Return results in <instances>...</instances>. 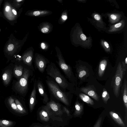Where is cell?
Instances as JSON below:
<instances>
[{
    "label": "cell",
    "instance_id": "cell-12",
    "mask_svg": "<svg viewBox=\"0 0 127 127\" xmlns=\"http://www.w3.org/2000/svg\"><path fill=\"white\" fill-rule=\"evenodd\" d=\"M36 83H34L33 89L29 101V107L31 111H32L34 107L35 101L36 93Z\"/></svg>",
    "mask_w": 127,
    "mask_h": 127
},
{
    "label": "cell",
    "instance_id": "cell-23",
    "mask_svg": "<svg viewBox=\"0 0 127 127\" xmlns=\"http://www.w3.org/2000/svg\"><path fill=\"white\" fill-rule=\"evenodd\" d=\"M23 67L21 65H15L14 69V73L18 77L21 76L23 73Z\"/></svg>",
    "mask_w": 127,
    "mask_h": 127
},
{
    "label": "cell",
    "instance_id": "cell-11",
    "mask_svg": "<svg viewBox=\"0 0 127 127\" xmlns=\"http://www.w3.org/2000/svg\"><path fill=\"white\" fill-rule=\"evenodd\" d=\"M76 70L79 78L82 79L87 76L88 72L87 68L85 66L81 65L77 68Z\"/></svg>",
    "mask_w": 127,
    "mask_h": 127
},
{
    "label": "cell",
    "instance_id": "cell-6",
    "mask_svg": "<svg viewBox=\"0 0 127 127\" xmlns=\"http://www.w3.org/2000/svg\"><path fill=\"white\" fill-rule=\"evenodd\" d=\"M78 43L82 46L88 47L91 45V38L87 37L83 33L81 28H79L77 34Z\"/></svg>",
    "mask_w": 127,
    "mask_h": 127
},
{
    "label": "cell",
    "instance_id": "cell-21",
    "mask_svg": "<svg viewBox=\"0 0 127 127\" xmlns=\"http://www.w3.org/2000/svg\"><path fill=\"white\" fill-rule=\"evenodd\" d=\"M75 111L74 115L76 116L80 115L82 113L83 109V105L78 102H76L75 105Z\"/></svg>",
    "mask_w": 127,
    "mask_h": 127
},
{
    "label": "cell",
    "instance_id": "cell-31",
    "mask_svg": "<svg viewBox=\"0 0 127 127\" xmlns=\"http://www.w3.org/2000/svg\"><path fill=\"white\" fill-rule=\"evenodd\" d=\"M94 17L96 21H99L101 20V17L98 14H95L94 16Z\"/></svg>",
    "mask_w": 127,
    "mask_h": 127
},
{
    "label": "cell",
    "instance_id": "cell-25",
    "mask_svg": "<svg viewBox=\"0 0 127 127\" xmlns=\"http://www.w3.org/2000/svg\"><path fill=\"white\" fill-rule=\"evenodd\" d=\"M8 102L9 105L11 106V108L16 111L20 113V112L17 108L14 100L11 97H10L8 99Z\"/></svg>",
    "mask_w": 127,
    "mask_h": 127
},
{
    "label": "cell",
    "instance_id": "cell-22",
    "mask_svg": "<svg viewBox=\"0 0 127 127\" xmlns=\"http://www.w3.org/2000/svg\"><path fill=\"white\" fill-rule=\"evenodd\" d=\"M11 76V74L9 71L6 70L5 71L2 75V80L4 84L7 85L9 84Z\"/></svg>",
    "mask_w": 127,
    "mask_h": 127
},
{
    "label": "cell",
    "instance_id": "cell-29",
    "mask_svg": "<svg viewBox=\"0 0 127 127\" xmlns=\"http://www.w3.org/2000/svg\"><path fill=\"white\" fill-rule=\"evenodd\" d=\"M102 121V117L99 118L97 120L93 127H100Z\"/></svg>",
    "mask_w": 127,
    "mask_h": 127
},
{
    "label": "cell",
    "instance_id": "cell-38",
    "mask_svg": "<svg viewBox=\"0 0 127 127\" xmlns=\"http://www.w3.org/2000/svg\"><path fill=\"white\" fill-rule=\"evenodd\" d=\"M62 18L64 20H66L67 18V17L66 15H63L62 16Z\"/></svg>",
    "mask_w": 127,
    "mask_h": 127
},
{
    "label": "cell",
    "instance_id": "cell-36",
    "mask_svg": "<svg viewBox=\"0 0 127 127\" xmlns=\"http://www.w3.org/2000/svg\"><path fill=\"white\" fill-rule=\"evenodd\" d=\"M41 47L42 49H45L46 48V45L43 42H42L41 44Z\"/></svg>",
    "mask_w": 127,
    "mask_h": 127
},
{
    "label": "cell",
    "instance_id": "cell-17",
    "mask_svg": "<svg viewBox=\"0 0 127 127\" xmlns=\"http://www.w3.org/2000/svg\"><path fill=\"white\" fill-rule=\"evenodd\" d=\"M107 64V61L105 59L102 60L100 62L98 70V75L99 77H101L103 75Z\"/></svg>",
    "mask_w": 127,
    "mask_h": 127
},
{
    "label": "cell",
    "instance_id": "cell-4",
    "mask_svg": "<svg viewBox=\"0 0 127 127\" xmlns=\"http://www.w3.org/2000/svg\"><path fill=\"white\" fill-rule=\"evenodd\" d=\"M30 75L29 70L24 68L22 75L15 86L16 90L20 93L24 94L26 92L28 87V79Z\"/></svg>",
    "mask_w": 127,
    "mask_h": 127
},
{
    "label": "cell",
    "instance_id": "cell-34",
    "mask_svg": "<svg viewBox=\"0 0 127 127\" xmlns=\"http://www.w3.org/2000/svg\"><path fill=\"white\" fill-rule=\"evenodd\" d=\"M49 31V29L47 27H43L41 29V32L44 33L47 32Z\"/></svg>",
    "mask_w": 127,
    "mask_h": 127
},
{
    "label": "cell",
    "instance_id": "cell-14",
    "mask_svg": "<svg viewBox=\"0 0 127 127\" xmlns=\"http://www.w3.org/2000/svg\"><path fill=\"white\" fill-rule=\"evenodd\" d=\"M111 117L119 126L122 127H125V125L120 116L116 113L112 111L109 112Z\"/></svg>",
    "mask_w": 127,
    "mask_h": 127
},
{
    "label": "cell",
    "instance_id": "cell-10",
    "mask_svg": "<svg viewBox=\"0 0 127 127\" xmlns=\"http://www.w3.org/2000/svg\"><path fill=\"white\" fill-rule=\"evenodd\" d=\"M80 91L91 97L97 101L99 100V97L96 92L90 87L82 88L81 89Z\"/></svg>",
    "mask_w": 127,
    "mask_h": 127
},
{
    "label": "cell",
    "instance_id": "cell-7",
    "mask_svg": "<svg viewBox=\"0 0 127 127\" xmlns=\"http://www.w3.org/2000/svg\"><path fill=\"white\" fill-rule=\"evenodd\" d=\"M46 106L52 115L53 113L55 115L61 116L63 114V111L61 108L60 105L53 101H51L48 103Z\"/></svg>",
    "mask_w": 127,
    "mask_h": 127
},
{
    "label": "cell",
    "instance_id": "cell-16",
    "mask_svg": "<svg viewBox=\"0 0 127 127\" xmlns=\"http://www.w3.org/2000/svg\"><path fill=\"white\" fill-rule=\"evenodd\" d=\"M37 84V88L39 93L43 97V101L45 102H47L48 98L47 94L44 90L42 84L40 82L38 81Z\"/></svg>",
    "mask_w": 127,
    "mask_h": 127
},
{
    "label": "cell",
    "instance_id": "cell-33",
    "mask_svg": "<svg viewBox=\"0 0 127 127\" xmlns=\"http://www.w3.org/2000/svg\"><path fill=\"white\" fill-rule=\"evenodd\" d=\"M14 48L13 44H9L7 47V50L9 51H11L13 50Z\"/></svg>",
    "mask_w": 127,
    "mask_h": 127
},
{
    "label": "cell",
    "instance_id": "cell-20",
    "mask_svg": "<svg viewBox=\"0 0 127 127\" xmlns=\"http://www.w3.org/2000/svg\"><path fill=\"white\" fill-rule=\"evenodd\" d=\"M109 21L111 23H114L119 21L122 17L119 14L113 13L108 14Z\"/></svg>",
    "mask_w": 127,
    "mask_h": 127
},
{
    "label": "cell",
    "instance_id": "cell-19",
    "mask_svg": "<svg viewBox=\"0 0 127 127\" xmlns=\"http://www.w3.org/2000/svg\"><path fill=\"white\" fill-rule=\"evenodd\" d=\"M79 96L80 99L84 102L91 105L94 104V101L87 95L80 93L79 94Z\"/></svg>",
    "mask_w": 127,
    "mask_h": 127
},
{
    "label": "cell",
    "instance_id": "cell-9",
    "mask_svg": "<svg viewBox=\"0 0 127 127\" xmlns=\"http://www.w3.org/2000/svg\"><path fill=\"white\" fill-rule=\"evenodd\" d=\"M39 115L42 121L47 122L49 120L50 116L52 114L46 105L40 111Z\"/></svg>",
    "mask_w": 127,
    "mask_h": 127
},
{
    "label": "cell",
    "instance_id": "cell-15",
    "mask_svg": "<svg viewBox=\"0 0 127 127\" xmlns=\"http://www.w3.org/2000/svg\"><path fill=\"white\" fill-rule=\"evenodd\" d=\"M33 58V53L32 52L28 53L24 55L22 58L23 62L29 66L32 65Z\"/></svg>",
    "mask_w": 127,
    "mask_h": 127
},
{
    "label": "cell",
    "instance_id": "cell-18",
    "mask_svg": "<svg viewBox=\"0 0 127 127\" xmlns=\"http://www.w3.org/2000/svg\"><path fill=\"white\" fill-rule=\"evenodd\" d=\"M123 88V96L124 104L126 109H127V81L125 79Z\"/></svg>",
    "mask_w": 127,
    "mask_h": 127
},
{
    "label": "cell",
    "instance_id": "cell-13",
    "mask_svg": "<svg viewBox=\"0 0 127 127\" xmlns=\"http://www.w3.org/2000/svg\"><path fill=\"white\" fill-rule=\"evenodd\" d=\"M125 24V21L123 20L111 26L108 31L109 32H115L122 30Z\"/></svg>",
    "mask_w": 127,
    "mask_h": 127
},
{
    "label": "cell",
    "instance_id": "cell-2",
    "mask_svg": "<svg viewBox=\"0 0 127 127\" xmlns=\"http://www.w3.org/2000/svg\"><path fill=\"white\" fill-rule=\"evenodd\" d=\"M125 71L122 67L121 63L119 62L112 84L114 94L117 97L119 95L120 87Z\"/></svg>",
    "mask_w": 127,
    "mask_h": 127
},
{
    "label": "cell",
    "instance_id": "cell-32",
    "mask_svg": "<svg viewBox=\"0 0 127 127\" xmlns=\"http://www.w3.org/2000/svg\"><path fill=\"white\" fill-rule=\"evenodd\" d=\"M42 12L39 11H34L33 13V15L35 16H37L40 15Z\"/></svg>",
    "mask_w": 127,
    "mask_h": 127
},
{
    "label": "cell",
    "instance_id": "cell-1",
    "mask_svg": "<svg viewBox=\"0 0 127 127\" xmlns=\"http://www.w3.org/2000/svg\"><path fill=\"white\" fill-rule=\"evenodd\" d=\"M47 74L54 78L59 85L64 89H67L68 84L67 81L53 63L48 64L46 69Z\"/></svg>",
    "mask_w": 127,
    "mask_h": 127
},
{
    "label": "cell",
    "instance_id": "cell-8",
    "mask_svg": "<svg viewBox=\"0 0 127 127\" xmlns=\"http://www.w3.org/2000/svg\"><path fill=\"white\" fill-rule=\"evenodd\" d=\"M35 62L38 70L43 73L46 67L47 63L45 59L40 55H37L35 57Z\"/></svg>",
    "mask_w": 127,
    "mask_h": 127
},
{
    "label": "cell",
    "instance_id": "cell-40",
    "mask_svg": "<svg viewBox=\"0 0 127 127\" xmlns=\"http://www.w3.org/2000/svg\"><path fill=\"white\" fill-rule=\"evenodd\" d=\"M12 12H13L14 14L15 15H16L17 14V12L14 9H13L12 10Z\"/></svg>",
    "mask_w": 127,
    "mask_h": 127
},
{
    "label": "cell",
    "instance_id": "cell-3",
    "mask_svg": "<svg viewBox=\"0 0 127 127\" xmlns=\"http://www.w3.org/2000/svg\"><path fill=\"white\" fill-rule=\"evenodd\" d=\"M46 82L53 95L65 104L68 105L69 102L66 95L60 90L56 84L52 81L48 80H46Z\"/></svg>",
    "mask_w": 127,
    "mask_h": 127
},
{
    "label": "cell",
    "instance_id": "cell-39",
    "mask_svg": "<svg viewBox=\"0 0 127 127\" xmlns=\"http://www.w3.org/2000/svg\"><path fill=\"white\" fill-rule=\"evenodd\" d=\"M10 7L9 6H7L5 8V10L6 11H8L10 9Z\"/></svg>",
    "mask_w": 127,
    "mask_h": 127
},
{
    "label": "cell",
    "instance_id": "cell-28",
    "mask_svg": "<svg viewBox=\"0 0 127 127\" xmlns=\"http://www.w3.org/2000/svg\"><path fill=\"white\" fill-rule=\"evenodd\" d=\"M101 43L106 51L107 52H110V47L108 43L107 42L104 40H102L101 41Z\"/></svg>",
    "mask_w": 127,
    "mask_h": 127
},
{
    "label": "cell",
    "instance_id": "cell-27",
    "mask_svg": "<svg viewBox=\"0 0 127 127\" xmlns=\"http://www.w3.org/2000/svg\"><path fill=\"white\" fill-rule=\"evenodd\" d=\"M18 109L20 112L21 113H25L26 111L19 101L17 99H16L15 101Z\"/></svg>",
    "mask_w": 127,
    "mask_h": 127
},
{
    "label": "cell",
    "instance_id": "cell-26",
    "mask_svg": "<svg viewBox=\"0 0 127 127\" xmlns=\"http://www.w3.org/2000/svg\"><path fill=\"white\" fill-rule=\"evenodd\" d=\"M13 124V122L6 120H0V127H8Z\"/></svg>",
    "mask_w": 127,
    "mask_h": 127
},
{
    "label": "cell",
    "instance_id": "cell-30",
    "mask_svg": "<svg viewBox=\"0 0 127 127\" xmlns=\"http://www.w3.org/2000/svg\"><path fill=\"white\" fill-rule=\"evenodd\" d=\"M127 57L126 58L124 61L122 62L121 64L123 68L124 69L125 71L127 69Z\"/></svg>",
    "mask_w": 127,
    "mask_h": 127
},
{
    "label": "cell",
    "instance_id": "cell-37",
    "mask_svg": "<svg viewBox=\"0 0 127 127\" xmlns=\"http://www.w3.org/2000/svg\"><path fill=\"white\" fill-rule=\"evenodd\" d=\"M33 127H51L50 126H49L48 125H46L45 126H38V125H36L34 126Z\"/></svg>",
    "mask_w": 127,
    "mask_h": 127
},
{
    "label": "cell",
    "instance_id": "cell-5",
    "mask_svg": "<svg viewBox=\"0 0 127 127\" xmlns=\"http://www.w3.org/2000/svg\"><path fill=\"white\" fill-rule=\"evenodd\" d=\"M59 67L68 79L71 80L72 76V72L70 67L67 64L59 50H56Z\"/></svg>",
    "mask_w": 127,
    "mask_h": 127
},
{
    "label": "cell",
    "instance_id": "cell-35",
    "mask_svg": "<svg viewBox=\"0 0 127 127\" xmlns=\"http://www.w3.org/2000/svg\"><path fill=\"white\" fill-rule=\"evenodd\" d=\"M63 111L65 112L67 115L69 116H70V113L69 111L66 107H64L63 108Z\"/></svg>",
    "mask_w": 127,
    "mask_h": 127
},
{
    "label": "cell",
    "instance_id": "cell-24",
    "mask_svg": "<svg viewBox=\"0 0 127 127\" xmlns=\"http://www.w3.org/2000/svg\"><path fill=\"white\" fill-rule=\"evenodd\" d=\"M102 97L103 100L106 104L107 103V101L110 98L109 95L106 89L104 88L102 94Z\"/></svg>",
    "mask_w": 127,
    "mask_h": 127
},
{
    "label": "cell",
    "instance_id": "cell-41",
    "mask_svg": "<svg viewBox=\"0 0 127 127\" xmlns=\"http://www.w3.org/2000/svg\"><path fill=\"white\" fill-rule=\"evenodd\" d=\"M22 1V0H17V1L18 2H20L21 1Z\"/></svg>",
    "mask_w": 127,
    "mask_h": 127
}]
</instances>
